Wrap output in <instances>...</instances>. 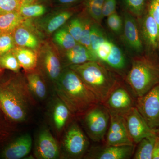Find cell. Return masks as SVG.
Wrapping results in <instances>:
<instances>
[{
  "label": "cell",
  "instance_id": "obj_1",
  "mask_svg": "<svg viewBox=\"0 0 159 159\" xmlns=\"http://www.w3.org/2000/svg\"><path fill=\"white\" fill-rule=\"evenodd\" d=\"M56 83L57 95L72 115L82 116L100 103L79 75L70 68L61 73Z\"/></svg>",
  "mask_w": 159,
  "mask_h": 159
},
{
  "label": "cell",
  "instance_id": "obj_2",
  "mask_svg": "<svg viewBox=\"0 0 159 159\" xmlns=\"http://www.w3.org/2000/svg\"><path fill=\"white\" fill-rule=\"evenodd\" d=\"M85 85L103 104L110 94L121 84L113 74L99 61H91L81 64L71 65Z\"/></svg>",
  "mask_w": 159,
  "mask_h": 159
},
{
  "label": "cell",
  "instance_id": "obj_3",
  "mask_svg": "<svg viewBox=\"0 0 159 159\" xmlns=\"http://www.w3.org/2000/svg\"><path fill=\"white\" fill-rule=\"evenodd\" d=\"M151 53L134 58L126 81L136 98L159 83V59Z\"/></svg>",
  "mask_w": 159,
  "mask_h": 159
},
{
  "label": "cell",
  "instance_id": "obj_4",
  "mask_svg": "<svg viewBox=\"0 0 159 159\" xmlns=\"http://www.w3.org/2000/svg\"><path fill=\"white\" fill-rule=\"evenodd\" d=\"M28 85L11 81L0 85V107L11 121L21 122L28 116L30 102Z\"/></svg>",
  "mask_w": 159,
  "mask_h": 159
},
{
  "label": "cell",
  "instance_id": "obj_5",
  "mask_svg": "<svg viewBox=\"0 0 159 159\" xmlns=\"http://www.w3.org/2000/svg\"><path fill=\"white\" fill-rule=\"evenodd\" d=\"M82 116L84 128L89 137L95 142H105L110 121V114L105 106L98 103Z\"/></svg>",
  "mask_w": 159,
  "mask_h": 159
},
{
  "label": "cell",
  "instance_id": "obj_6",
  "mask_svg": "<svg viewBox=\"0 0 159 159\" xmlns=\"http://www.w3.org/2000/svg\"><path fill=\"white\" fill-rule=\"evenodd\" d=\"M135 107L152 129L159 128V83L136 98Z\"/></svg>",
  "mask_w": 159,
  "mask_h": 159
},
{
  "label": "cell",
  "instance_id": "obj_7",
  "mask_svg": "<svg viewBox=\"0 0 159 159\" xmlns=\"http://www.w3.org/2000/svg\"><path fill=\"white\" fill-rule=\"evenodd\" d=\"M125 121L129 134L135 145L142 139L157 134L152 129L136 107L121 115Z\"/></svg>",
  "mask_w": 159,
  "mask_h": 159
},
{
  "label": "cell",
  "instance_id": "obj_8",
  "mask_svg": "<svg viewBox=\"0 0 159 159\" xmlns=\"http://www.w3.org/2000/svg\"><path fill=\"white\" fill-rule=\"evenodd\" d=\"M63 145L67 156L71 158H80L87 151L89 142L80 127L74 123L66 132Z\"/></svg>",
  "mask_w": 159,
  "mask_h": 159
},
{
  "label": "cell",
  "instance_id": "obj_9",
  "mask_svg": "<svg viewBox=\"0 0 159 159\" xmlns=\"http://www.w3.org/2000/svg\"><path fill=\"white\" fill-rule=\"evenodd\" d=\"M110 113L122 115L135 107L130 92L121 84L114 90L103 103Z\"/></svg>",
  "mask_w": 159,
  "mask_h": 159
},
{
  "label": "cell",
  "instance_id": "obj_10",
  "mask_svg": "<svg viewBox=\"0 0 159 159\" xmlns=\"http://www.w3.org/2000/svg\"><path fill=\"white\" fill-rule=\"evenodd\" d=\"M136 145H99L90 149L85 157L91 159H129L132 158Z\"/></svg>",
  "mask_w": 159,
  "mask_h": 159
},
{
  "label": "cell",
  "instance_id": "obj_11",
  "mask_svg": "<svg viewBox=\"0 0 159 159\" xmlns=\"http://www.w3.org/2000/svg\"><path fill=\"white\" fill-rule=\"evenodd\" d=\"M110 121L104 142L106 145L115 146L135 145L129 134L122 116L110 113Z\"/></svg>",
  "mask_w": 159,
  "mask_h": 159
},
{
  "label": "cell",
  "instance_id": "obj_12",
  "mask_svg": "<svg viewBox=\"0 0 159 159\" xmlns=\"http://www.w3.org/2000/svg\"><path fill=\"white\" fill-rule=\"evenodd\" d=\"M136 20L129 13L124 14V37L129 47L135 52L142 54L144 45Z\"/></svg>",
  "mask_w": 159,
  "mask_h": 159
},
{
  "label": "cell",
  "instance_id": "obj_13",
  "mask_svg": "<svg viewBox=\"0 0 159 159\" xmlns=\"http://www.w3.org/2000/svg\"><path fill=\"white\" fill-rule=\"evenodd\" d=\"M31 136L25 134L16 139L3 150L2 157L6 159L23 158L30 153L32 147Z\"/></svg>",
  "mask_w": 159,
  "mask_h": 159
},
{
  "label": "cell",
  "instance_id": "obj_14",
  "mask_svg": "<svg viewBox=\"0 0 159 159\" xmlns=\"http://www.w3.org/2000/svg\"><path fill=\"white\" fill-rule=\"evenodd\" d=\"M57 142L48 130H43L39 134L36 147L38 157L42 159L57 158L59 155Z\"/></svg>",
  "mask_w": 159,
  "mask_h": 159
},
{
  "label": "cell",
  "instance_id": "obj_15",
  "mask_svg": "<svg viewBox=\"0 0 159 159\" xmlns=\"http://www.w3.org/2000/svg\"><path fill=\"white\" fill-rule=\"evenodd\" d=\"M141 34L143 42L149 50L153 52L158 49L159 30L153 17L147 11L142 20Z\"/></svg>",
  "mask_w": 159,
  "mask_h": 159
},
{
  "label": "cell",
  "instance_id": "obj_16",
  "mask_svg": "<svg viewBox=\"0 0 159 159\" xmlns=\"http://www.w3.org/2000/svg\"><path fill=\"white\" fill-rule=\"evenodd\" d=\"M41 54L44 71L51 80L57 82L62 73L59 57L52 49L49 48L45 49Z\"/></svg>",
  "mask_w": 159,
  "mask_h": 159
},
{
  "label": "cell",
  "instance_id": "obj_17",
  "mask_svg": "<svg viewBox=\"0 0 159 159\" xmlns=\"http://www.w3.org/2000/svg\"><path fill=\"white\" fill-rule=\"evenodd\" d=\"M66 57L71 65L91 61H99L96 55L80 44H77L66 53Z\"/></svg>",
  "mask_w": 159,
  "mask_h": 159
},
{
  "label": "cell",
  "instance_id": "obj_18",
  "mask_svg": "<svg viewBox=\"0 0 159 159\" xmlns=\"http://www.w3.org/2000/svg\"><path fill=\"white\" fill-rule=\"evenodd\" d=\"M12 32L16 45L31 49L37 48L39 44L37 38L30 29L23 25V24L18 26Z\"/></svg>",
  "mask_w": 159,
  "mask_h": 159
},
{
  "label": "cell",
  "instance_id": "obj_19",
  "mask_svg": "<svg viewBox=\"0 0 159 159\" xmlns=\"http://www.w3.org/2000/svg\"><path fill=\"white\" fill-rule=\"evenodd\" d=\"M11 52L17 58L20 66L25 70H30L36 67L38 62L37 55L31 49L15 47Z\"/></svg>",
  "mask_w": 159,
  "mask_h": 159
},
{
  "label": "cell",
  "instance_id": "obj_20",
  "mask_svg": "<svg viewBox=\"0 0 159 159\" xmlns=\"http://www.w3.org/2000/svg\"><path fill=\"white\" fill-rule=\"evenodd\" d=\"M24 17L19 11H12L0 14V32L10 33L24 22Z\"/></svg>",
  "mask_w": 159,
  "mask_h": 159
},
{
  "label": "cell",
  "instance_id": "obj_21",
  "mask_svg": "<svg viewBox=\"0 0 159 159\" xmlns=\"http://www.w3.org/2000/svg\"><path fill=\"white\" fill-rule=\"evenodd\" d=\"M157 134L145 137L139 142L136 146L132 157L134 159H152V153Z\"/></svg>",
  "mask_w": 159,
  "mask_h": 159
},
{
  "label": "cell",
  "instance_id": "obj_22",
  "mask_svg": "<svg viewBox=\"0 0 159 159\" xmlns=\"http://www.w3.org/2000/svg\"><path fill=\"white\" fill-rule=\"evenodd\" d=\"M27 85L31 93L38 99H44L47 94V88L42 79L36 73H30L27 76Z\"/></svg>",
  "mask_w": 159,
  "mask_h": 159
},
{
  "label": "cell",
  "instance_id": "obj_23",
  "mask_svg": "<svg viewBox=\"0 0 159 159\" xmlns=\"http://www.w3.org/2000/svg\"><path fill=\"white\" fill-rule=\"evenodd\" d=\"M126 59L121 49L113 43L110 53L104 63L116 70H124L126 66Z\"/></svg>",
  "mask_w": 159,
  "mask_h": 159
},
{
  "label": "cell",
  "instance_id": "obj_24",
  "mask_svg": "<svg viewBox=\"0 0 159 159\" xmlns=\"http://www.w3.org/2000/svg\"><path fill=\"white\" fill-rule=\"evenodd\" d=\"M71 114L67 106L61 101L54 107L53 112V120L55 127L58 130H61L65 125Z\"/></svg>",
  "mask_w": 159,
  "mask_h": 159
},
{
  "label": "cell",
  "instance_id": "obj_25",
  "mask_svg": "<svg viewBox=\"0 0 159 159\" xmlns=\"http://www.w3.org/2000/svg\"><path fill=\"white\" fill-rule=\"evenodd\" d=\"M72 15L73 12L70 11H63L52 16L46 25L47 33L51 34L57 31L70 19Z\"/></svg>",
  "mask_w": 159,
  "mask_h": 159
},
{
  "label": "cell",
  "instance_id": "obj_26",
  "mask_svg": "<svg viewBox=\"0 0 159 159\" xmlns=\"http://www.w3.org/2000/svg\"><path fill=\"white\" fill-rule=\"evenodd\" d=\"M54 39L58 45L67 51L73 48L77 43L67 29L65 28L59 29L55 32Z\"/></svg>",
  "mask_w": 159,
  "mask_h": 159
},
{
  "label": "cell",
  "instance_id": "obj_27",
  "mask_svg": "<svg viewBox=\"0 0 159 159\" xmlns=\"http://www.w3.org/2000/svg\"><path fill=\"white\" fill-rule=\"evenodd\" d=\"M20 14L24 18L36 17L41 16L46 11L44 6L40 4L21 5L19 10Z\"/></svg>",
  "mask_w": 159,
  "mask_h": 159
},
{
  "label": "cell",
  "instance_id": "obj_28",
  "mask_svg": "<svg viewBox=\"0 0 159 159\" xmlns=\"http://www.w3.org/2000/svg\"><path fill=\"white\" fill-rule=\"evenodd\" d=\"M128 11L137 17H141L145 13L147 0H123Z\"/></svg>",
  "mask_w": 159,
  "mask_h": 159
},
{
  "label": "cell",
  "instance_id": "obj_29",
  "mask_svg": "<svg viewBox=\"0 0 159 159\" xmlns=\"http://www.w3.org/2000/svg\"><path fill=\"white\" fill-rule=\"evenodd\" d=\"M0 67L15 72L19 71L21 66L11 51L0 56Z\"/></svg>",
  "mask_w": 159,
  "mask_h": 159
},
{
  "label": "cell",
  "instance_id": "obj_30",
  "mask_svg": "<svg viewBox=\"0 0 159 159\" xmlns=\"http://www.w3.org/2000/svg\"><path fill=\"white\" fill-rule=\"evenodd\" d=\"M106 39L102 30L96 24L92 25L90 29V39L91 49L95 54V51L99 45ZM96 55V54H95Z\"/></svg>",
  "mask_w": 159,
  "mask_h": 159
},
{
  "label": "cell",
  "instance_id": "obj_31",
  "mask_svg": "<svg viewBox=\"0 0 159 159\" xmlns=\"http://www.w3.org/2000/svg\"><path fill=\"white\" fill-rule=\"evenodd\" d=\"M15 45L14 39L11 33L0 34V56L12 51Z\"/></svg>",
  "mask_w": 159,
  "mask_h": 159
},
{
  "label": "cell",
  "instance_id": "obj_32",
  "mask_svg": "<svg viewBox=\"0 0 159 159\" xmlns=\"http://www.w3.org/2000/svg\"><path fill=\"white\" fill-rule=\"evenodd\" d=\"M83 22L78 18L71 20L69 23L67 29L77 43H79L82 32Z\"/></svg>",
  "mask_w": 159,
  "mask_h": 159
},
{
  "label": "cell",
  "instance_id": "obj_33",
  "mask_svg": "<svg viewBox=\"0 0 159 159\" xmlns=\"http://www.w3.org/2000/svg\"><path fill=\"white\" fill-rule=\"evenodd\" d=\"M113 43L106 39L101 43L95 51V54L99 61L105 62L109 54L110 53Z\"/></svg>",
  "mask_w": 159,
  "mask_h": 159
},
{
  "label": "cell",
  "instance_id": "obj_34",
  "mask_svg": "<svg viewBox=\"0 0 159 159\" xmlns=\"http://www.w3.org/2000/svg\"><path fill=\"white\" fill-rule=\"evenodd\" d=\"M83 22V26L81 35L78 43L82 45L89 50L93 52L91 49L90 34L92 24L89 20H86Z\"/></svg>",
  "mask_w": 159,
  "mask_h": 159
},
{
  "label": "cell",
  "instance_id": "obj_35",
  "mask_svg": "<svg viewBox=\"0 0 159 159\" xmlns=\"http://www.w3.org/2000/svg\"><path fill=\"white\" fill-rule=\"evenodd\" d=\"M21 5V0H0V14L19 11Z\"/></svg>",
  "mask_w": 159,
  "mask_h": 159
},
{
  "label": "cell",
  "instance_id": "obj_36",
  "mask_svg": "<svg viewBox=\"0 0 159 159\" xmlns=\"http://www.w3.org/2000/svg\"><path fill=\"white\" fill-rule=\"evenodd\" d=\"M107 24L109 28L115 33H119L122 30V21L121 17L116 12L107 16Z\"/></svg>",
  "mask_w": 159,
  "mask_h": 159
},
{
  "label": "cell",
  "instance_id": "obj_37",
  "mask_svg": "<svg viewBox=\"0 0 159 159\" xmlns=\"http://www.w3.org/2000/svg\"><path fill=\"white\" fill-rule=\"evenodd\" d=\"M116 0H104L102 7L103 17H107L110 15L116 12Z\"/></svg>",
  "mask_w": 159,
  "mask_h": 159
},
{
  "label": "cell",
  "instance_id": "obj_38",
  "mask_svg": "<svg viewBox=\"0 0 159 159\" xmlns=\"http://www.w3.org/2000/svg\"><path fill=\"white\" fill-rule=\"evenodd\" d=\"M86 6L88 12L91 17L97 22H101L103 18L102 16V7L93 5H88Z\"/></svg>",
  "mask_w": 159,
  "mask_h": 159
},
{
  "label": "cell",
  "instance_id": "obj_39",
  "mask_svg": "<svg viewBox=\"0 0 159 159\" xmlns=\"http://www.w3.org/2000/svg\"><path fill=\"white\" fill-rule=\"evenodd\" d=\"M148 12L153 17L159 30V2L158 0H150L148 6Z\"/></svg>",
  "mask_w": 159,
  "mask_h": 159
},
{
  "label": "cell",
  "instance_id": "obj_40",
  "mask_svg": "<svg viewBox=\"0 0 159 159\" xmlns=\"http://www.w3.org/2000/svg\"><path fill=\"white\" fill-rule=\"evenodd\" d=\"M152 159H159V138L157 136L154 146Z\"/></svg>",
  "mask_w": 159,
  "mask_h": 159
},
{
  "label": "cell",
  "instance_id": "obj_41",
  "mask_svg": "<svg viewBox=\"0 0 159 159\" xmlns=\"http://www.w3.org/2000/svg\"><path fill=\"white\" fill-rule=\"evenodd\" d=\"M81 1V0H56V2L59 5H63V6H69V5H74Z\"/></svg>",
  "mask_w": 159,
  "mask_h": 159
},
{
  "label": "cell",
  "instance_id": "obj_42",
  "mask_svg": "<svg viewBox=\"0 0 159 159\" xmlns=\"http://www.w3.org/2000/svg\"><path fill=\"white\" fill-rule=\"evenodd\" d=\"M104 0H87L86 2V6L93 5L102 7Z\"/></svg>",
  "mask_w": 159,
  "mask_h": 159
},
{
  "label": "cell",
  "instance_id": "obj_43",
  "mask_svg": "<svg viewBox=\"0 0 159 159\" xmlns=\"http://www.w3.org/2000/svg\"><path fill=\"white\" fill-rule=\"evenodd\" d=\"M35 0H21V5H29V4H33Z\"/></svg>",
  "mask_w": 159,
  "mask_h": 159
},
{
  "label": "cell",
  "instance_id": "obj_44",
  "mask_svg": "<svg viewBox=\"0 0 159 159\" xmlns=\"http://www.w3.org/2000/svg\"><path fill=\"white\" fill-rule=\"evenodd\" d=\"M157 136L159 138V128L157 130Z\"/></svg>",
  "mask_w": 159,
  "mask_h": 159
},
{
  "label": "cell",
  "instance_id": "obj_45",
  "mask_svg": "<svg viewBox=\"0 0 159 159\" xmlns=\"http://www.w3.org/2000/svg\"><path fill=\"white\" fill-rule=\"evenodd\" d=\"M158 49H159V44Z\"/></svg>",
  "mask_w": 159,
  "mask_h": 159
},
{
  "label": "cell",
  "instance_id": "obj_46",
  "mask_svg": "<svg viewBox=\"0 0 159 159\" xmlns=\"http://www.w3.org/2000/svg\"><path fill=\"white\" fill-rule=\"evenodd\" d=\"M0 72H1V69H0Z\"/></svg>",
  "mask_w": 159,
  "mask_h": 159
},
{
  "label": "cell",
  "instance_id": "obj_47",
  "mask_svg": "<svg viewBox=\"0 0 159 159\" xmlns=\"http://www.w3.org/2000/svg\"><path fill=\"white\" fill-rule=\"evenodd\" d=\"M1 32H0V34H1Z\"/></svg>",
  "mask_w": 159,
  "mask_h": 159
},
{
  "label": "cell",
  "instance_id": "obj_48",
  "mask_svg": "<svg viewBox=\"0 0 159 159\" xmlns=\"http://www.w3.org/2000/svg\"><path fill=\"white\" fill-rule=\"evenodd\" d=\"M159 2V0H158Z\"/></svg>",
  "mask_w": 159,
  "mask_h": 159
}]
</instances>
